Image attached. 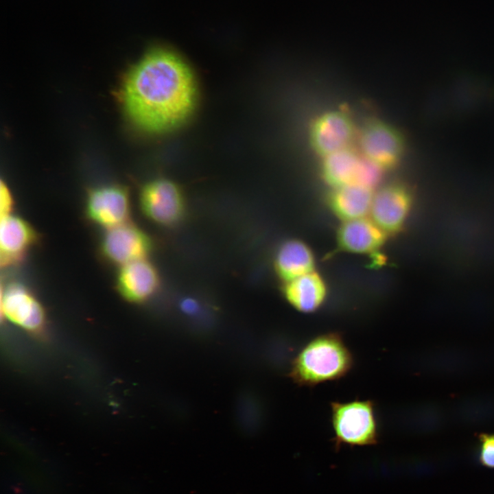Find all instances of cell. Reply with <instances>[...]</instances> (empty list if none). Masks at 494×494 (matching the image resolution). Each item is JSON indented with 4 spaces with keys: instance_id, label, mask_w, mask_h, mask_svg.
<instances>
[{
    "instance_id": "3",
    "label": "cell",
    "mask_w": 494,
    "mask_h": 494,
    "mask_svg": "<svg viewBox=\"0 0 494 494\" xmlns=\"http://www.w3.org/2000/svg\"><path fill=\"white\" fill-rule=\"evenodd\" d=\"M331 421L338 445H371L377 441L378 424L370 401L333 402Z\"/></svg>"
},
{
    "instance_id": "2",
    "label": "cell",
    "mask_w": 494,
    "mask_h": 494,
    "mask_svg": "<svg viewBox=\"0 0 494 494\" xmlns=\"http://www.w3.org/2000/svg\"><path fill=\"white\" fill-rule=\"evenodd\" d=\"M353 363L351 353L340 335L327 333L302 348L293 362L291 376L302 386H314L344 377Z\"/></svg>"
},
{
    "instance_id": "1",
    "label": "cell",
    "mask_w": 494,
    "mask_h": 494,
    "mask_svg": "<svg viewBox=\"0 0 494 494\" xmlns=\"http://www.w3.org/2000/svg\"><path fill=\"white\" fill-rule=\"evenodd\" d=\"M121 93L130 119L152 132L169 130L185 120L196 94L190 68L179 56L163 48L152 49L132 67Z\"/></svg>"
},
{
    "instance_id": "15",
    "label": "cell",
    "mask_w": 494,
    "mask_h": 494,
    "mask_svg": "<svg viewBox=\"0 0 494 494\" xmlns=\"http://www.w3.org/2000/svg\"><path fill=\"white\" fill-rule=\"evenodd\" d=\"M374 192L373 188L349 184L333 188L329 197L333 213L344 222L364 217L370 212Z\"/></svg>"
},
{
    "instance_id": "14",
    "label": "cell",
    "mask_w": 494,
    "mask_h": 494,
    "mask_svg": "<svg viewBox=\"0 0 494 494\" xmlns=\"http://www.w3.org/2000/svg\"><path fill=\"white\" fill-rule=\"evenodd\" d=\"M283 294L287 301L296 309L311 313L324 303L327 287L322 276L312 271L285 282Z\"/></svg>"
},
{
    "instance_id": "17",
    "label": "cell",
    "mask_w": 494,
    "mask_h": 494,
    "mask_svg": "<svg viewBox=\"0 0 494 494\" xmlns=\"http://www.w3.org/2000/svg\"><path fill=\"white\" fill-rule=\"evenodd\" d=\"M323 158L322 175L329 185L336 188L356 184L361 158L355 151L347 148Z\"/></svg>"
},
{
    "instance_id": "21",
    "label": "cell",
    "mask_w": 494,
    "mask_h": 494,
    "mask_svg": "<svg viewBox=\"0 0 494 494\" xmlns=\"http://www.w3.org/2000/svg\"><path fill=\"white\" fill-rule=\"evenodd\" d=\"M183 309L187 313H193L197 310V303L191 299H187L182 303Z\"/></svg>"
},
{
    "instance_id": "8",
    "label": "cell",
    "mask_w": 494,
    "mask_h": 494,
    "mask_svg": "<svg viewBox=\"0 0 494 494\" xmlns=\"http://www.w3.org/2000/svg\"><path fill=\"white\" fill-rule=\"evenodd\" d=\"M355 128L351 118L340 111H330L314 121L309 131L313 150L325 157L349 148Z\"/></svg>"
},
{
    "instance_id": "10",
    "label": "cell",
    "mask_w": 494,
    "mask_h": 494,
    "mask_svg": "<svg viewBox=\"0 0 494 494\" xmlns=\"http://www.w3.org/2000/svg\"><path fill=\"white\" fill-rule=\"evenodd\" d=\"M1 310L9 320L29 331L40 329L45 322L40 303L19 283H10L5 287L1 294Z\"/></svg>"
},
{
    "instance_id": "19",
    "label": "cell",
    "mask_w": 494,
    "mask_h": 494,
    "mask_svg": "<svg viewBox=\"0 0 494 494\" xmlns=\"http://www.w3.org/2000/svg\"><path fill=\"white\" fill-rule=\"evenodd\" d=\"M480 457L485 465L494 467V436L483 438Z\"/></svg>"
},
{
    "instance_id": "9",
    "label": "cell",
    "mask_w": 494,
    "mask_h": 494,
    "mask_svg": "<svg viewBox=\"0 0 494 494\" xmlns=\"http://www.w3.org/2000/svg\"><path fill=\"white\" fill-rule=\"evenodd\" d=\"M150 248L151 242L148 235L127 222L108 228L101 243L104 257L121 266L145 259Z\"/></svg>"
},
{
    "instance_id": "6",
    "label": "cell",
    "mask_w": 494,
    "mask_h": 494,
    "mask_svg": "<svg viewBox=\"0 0 494 494\" xmlns=\"http://www.w3.org/2000/svg\"><path fill=\"white\" fill-rule=\"evenodd\" d=\"M412 207L408 189L398 183L380 187L374 193L369 213L371 220L387 235L399 232L404 226Z\"/></svg>"
},
{
    "instance_id": "18",
    "label": "cell",
    "mask_w": 494,
    "mask_h": 494,
    "mask_svg": "<svg viewBox=\"0 0 494 494\" xmlns=\"http://www.w3.org/2000/svg\"><path fill=\"white\" fill-rule=\"evenodd\" d=\"M383 169L375 163L364 157L361 158L356 184L373 188L380 181Z\"/></svg>"
},
{
    "instance_id": "20",
    "label": "cell",
    "mask_w": 494,
    "mask_h": 494,
    "mask_svg": "<svg viewBox=\"0 0 494 494\" xmlns=\"http://www.w3.org/2000/svg\"><path fill=\"white\" fill-rule=\"evenodd\" d=\"M13 206L11 192L6 185L1 181L0 187V211L1 217L10 215Z\"/></svg>"
},
{
    "instance_id": "13",
    "label": "cell",
    "mask_w": 494,
    "mask_h": 494,
    "mask_svg": "<svg viewBox=\"0 0 494 494\" xmlns=\"http://www.w3.org/2000/svg\"><path fill=\"white\" fill-rule=\"evenodd\" d=\"M36 239V233L25 220L11 214L1 217L0 224L1 266H10L20 261Z\"/></svg>"
},
{
    "instance_id": "11",
    "label": "cell",
    "mask_w": 494,
    "mask_h": 494,
    "mask_svg": "<svg viewBox=\"0 0 494 494\" xmlns=\"http://www.w3.org/2000/svg\"><path fill=\"white\" fill-rule=\"evenodd\" d=\"M117 288L127 301L139 303L157 290L159 277L154 266L145 259L121 266L117 277Z\"/></svg>"
},
{
    "instance_id": "12",
    "label": "cell",
    "mask_w": 494,
    "mask_h": 494,
    "mask_svg": "<svg viewBox=\"0 0 494 494\" xmlns=\"http://www.w3.org/2000/svg\"><path fill=\"white\" fill-rule=\"evenodd\" d=\"M387 235L371 219L364 217L344 222L338 231L337 241L346 252L373 255L383 246Z\"/></svg>"
},
{
    "instance_id": "7",
    "label": "cell",
    "mask_w": 494,
    "mask_h": 494,
    "mask_svg": "<svg viewBox=\"0 0 494 494\" xmlns=\"http://www.w3.org/2000/svg\"><path fill=\"white\" fill-rule=\"evenodd\" d=\"M130 212L128 192L119 185H106L89 191L86 213L95 224L110 228L126 223Z\"/></svg>"
},
{
    "instance_id": "5",
    "label": "cell",
    "mask_w": 494,
    "mask_h": 494,
    "mask_svg": "<svg viewBox=\"0 0 494 494\" xmlns=\"http://www.w3.org/2000/svg\"><path fill=\"white\" fill-rule=\"evenodd\" d=\"M359 144L364 156L384 170L398 163L404 149L401 133L390 124L379 120L368 121L363 126Z\"/></svg>"
},
{
    "instance_id": "16",
    "label": "cell",
    "mask_w": 494,
    "mask_h": 494,
    "mask_svg": "<svg viewBox=\"0 0 494 494\" xmlns=\"http://www.w3.org/2000/svg\"><path fill=\"white\" fill-rule=\"evenodd\" d=\"M315 264L311 249L298 239H290L282 244L274 258L275 270L285 282L314 271Z\"/></svg>"
},
{
    "instance_id": "4",
    "label": "cell",
    "mask_w": 494,
    "mask_h": 494,
    "mask_svg": "<svg viewBox=\"0 0 494 494\" xmlns=\"http://www.w3.org/2000/svg\"><path fill=\"white\" fill-rule=\"evenodd\" d=\"M139 202L145 215L163 226H172L183 218L185 202L180 188L172 181L157 179L142 188Z\"/></svg>"
}]
</instances>
